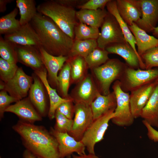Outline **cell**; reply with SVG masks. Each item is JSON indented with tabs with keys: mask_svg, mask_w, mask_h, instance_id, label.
Instances as JSON below:
<instances>
[{
	"mask_svg": "<svg viewBox=\"0 0 158 158\" xmlns=\"http://www.w3.org/2000/svg\"><path fill=\"white\" fill-rule=\"evenodd\" d=\"M26 149L36 157L60 158L58 142L44 126L19 120L12 127Z\"/></svg>",
	"mask_w": 158,
	"mask_h": 158,
	"instance_id": "6da1fadb",
	"label": "cell"
},
{
	"mask_svg": "<svg viewBox=\"0 0 158 158\" xmlns=\"http://www.w3.org/2000/svg\"><path fill=\"white\" fill-rule=\"evenodd\" d=\"M30 23L46 51L54 56H68L74 40L51 18L37 12Z\"/></svg>",
	"mask_w": 158,
	"mask_h": 158,
	"instance_id": "7a4b0ae2",
	"label": "cell"
},
{
	"mask_svg": "<svg viewBox=\"0 0 158 158\" xmlns=\"http://www.w3.org/2000/svg\"><path fill=\"white\" fill-rule=\"evenodd\" d=\"M37 9L38 13L51 18L66 34L75 39L74 29L78 23L75 8L51 0L40 4Z\"/></svg>",
	"mask_w": 158,
	"mask_h": 158,
	"instance_id": "3957f363",
	"label": "cell"
},
{
	"mask_svg": "<svg viewBox=\"0 0 158 158\" xmlns=\"http://www.w3.org/2000/svg\"><path fill=\"white\" fill-rule=\"evenodd\" d=\"M128 66L116 59H109L105 63L91 69L100 93L109 94L111 85L119 80Z\"/></svg>",
	"mask_w": 158,
	"mask_h": 158,
	"instance_id": "277c9868",
	"label": "cell"
},
{
	"mask_svg": "<svg viewBox=\"0 0 158 158\" xmlns=\"http://www.w3.org/2000/svg\"><path fill=\"white\" fill-rule=\"evenodd\" d=\"M158 78V68L135 69L128 66L119 80L122 90L128 92L152 82Z\"/></svg>",
	"mask_w": 158,
	"mask_h": 158,
	"instance_id": "5b68a950",
	"label": "cell"
},
{
	"mask_svg": "<svg viewBox=\"0 0 158 158\" xmlns=\"http://www.w3.org/2000/svg\"><path fill=\"white\" fill-rule=\"evenodd\" d=\"M112 88L116 97V107L114 116L111 120L113 123L119 126H130L133 124L135 118L130 108V95L129 92L122 90L119 80L114 82Z\"/></svg>",
	"mask_w": 158,
	"mask_h": 158,
	"instance_id": "8992f818",
	"label": "cell"
},
{
	"mask_svg": "<svg viewBox=\"0 0 158 158\" xmlns=\"http://www.w3.org/2000/svg\"><path fill=\"white\" fill-rule=\"evenodd\" d=\"M114 112L110 111L94 120L85 132L80 141L85 146L89 154H95V145L104 139L109 121L114 116Z\"/></svg>",
	"mask_w": 158,
	"mask_h": 158,
	"instance_id": "52a82bcc",
	"label": "cell"
},
{
	"mask_svg": "<svg viewBox=\"0 0 158 158\" xmlns=\"http://www.w3.org/2000/svg\"><path fill=\"white\" fill-rule=\"evenodd\" d=\"M101 28V32L97 40L98 47L105 49L111 44L126 41L117 20L109 12Z\"/></svg>",
	"mask_w": 158,
	"mask_h": 158,
	"instance_id": "ba28073f",
	"label": "cell"
},
{
	"mask_svg": "<svg viewBox=\"0 0 158 158\" xmlns=\"http://www.w3.org/2000/svg\"><path fill=\"white\" fill-rule=\"evenodd\" d=\"M76 84L69 95L74 104L81 103L90 105L100 93L91 74L88 73L83 80Z\"/></svg>",
	"mask_w": 158,
	"mask_h": 158,
	"instance_id": "9c48e42d",
	"label": "cell"
},
{
	"mask_svg": "<svg viewBox=\"0 0 158 158\" xmlns=\"http://www.w3.org/2000/svg\"><path fill=\"white\" fill-rule=\"evenodd\" d=\"M94 121L90 105L79 103L74 104V118L69 134L76 140L81 141L85 131Z\"/></svg>",
	"mask_w": 158,
	"mask_h": 158,
	"instance_id": "30bf717a",
	"label": "cell"
},
{
	"mask_svg": "<svg viewBox=\"0 0 158 158\" xmlns=\"http://www.w3.org/2000/svg\"><path fill=\"white\" fill-rule=\"evenodd\" d=\"M33 82L32 76L26 74L21 67H19L12 78L4 82L3 90L19 101L26 97Z\"/></svg>",
	"mask_w": 158,
	"mask_h": 158,
	"instance_id": "8fae6325",
	"label": "cell"
},
{
	"mask_svg": "<svg viewBox=\"0 0 158 158\" xmlns=\"http://www.w3.org/2000/svg\"><path fill=\"white\" fill-rule=\"evenodd\" d=\"M49 132L58 142L60 158H69L74 152L80 155L85 154L86 147L80 141L76 140L67 133L58 132L52 127Z\"/></svg>",
	"mask_w": 158,
	"mask_h": 158,
	"instance_id": "7c38bea8",
	"label": "cell"
},
{
	"mask_svg": "<svg viewBox=\"0 0 158 158\" xmlns=\"http://www.w3.org/2000/svg\"><path fill=\"white\" fill-rule=\"evenodd\" d=\"M18 62L31 68L34 72L46 68L42 61L39 49L34 46L15 44Z\"/></svg>",
	"mask_w": 158,
	"mask_h": 158,
	"instance_id": "4fadbf2b",
	"label": "cell"
},
{
	"mask_svg": "<svg viewBox=\"0 0 158 158\" xmlns=\"http://www.w3.org/2000/svg\"><path fill=\"white\" fill-rule=\"evenodd\" d=\"M4 39L15 44L42 47L40 38L30 23L22 25L16 32L4 35Z\"/></svg>",
	"mask_w": 158,
	"mask_h": 158,
	"instance_id": "5bb4252c",
	"label": "cell"
},
{
	"mask_svg": "<svg viewBox=\"0 0 158 158\" xmlns=\"http://www.w3.org/2000/svg\"><path fill=\"white\" fill-rule=\"evenodd\" d=\"M105 49L109 54H116L121 56L130 67L145 69V64L140 57L126 41L111 44Z\"/></svg>",
	"mask_w": 158,
	"mask_h": 158,
	"instance_id": "9a60e30c",
	"label": "cell"
},
{
	"mask_svg": "<svg viewBox=\"0 0 158 158\" xmlns=\"http://www.w3.org/2000/svg\"><path fill=\"white\" fill-rule=\"evenodd\" d=\"M39 50L43 63L47 71V79L51 87L57 88L58 73L68 59V56L51 55L42 47Z\"/></svg>",
	"mask_w": 158,
	"mask_h": 158,
	"instance_id": "2e32d148",
	"label": "cell"
},
{
	"mask_svg": "<svg viewBox=\"0 0 158 158\" xmlns=\"http://www.w3.org/2000/svg\"><path fill=\"white\" fill-rule=\"evenodd\" d=\"M33 82L29 92L28 98L31 102L42 117L48 114L45 88L40 78L34 73L32 74Z\"/></svg>",
	"mask_w": 158,
	"mask_h": 158,
	"instance_id": "e0dca14e",
	"label": "cell"
},
{
	"mask_svg": "<svg viewBox=\"0 0 158 158\" xmlns=\"http://www.w3.org/2000/svg\"><path fill=\"white\" fill-rule=\"evenodd\" d=\"M157 83L155 81L131 92V111L134 118L140 117L141 111L148 102Z\"/></svg>",
	"mask_w": 158,
	"mask_h": 158,
	"instance_id": "ac0fdd59",
	"label": "cell"
},
{
	"mask_svg": "<svg viewBox=\"0 0 158 158\" xmlns=\"http://www.w3.org/2000/svg\"><path fill=\"white\" fill-rule=\"evenodd\" d=\"M142 15L135 23L147 32L152 31L158 20V0H139Z\"/></svg>",
	"mask_w": 158,
	"mask_h": 158,
	"instance_id": "d6986e66",
	"label": "cell"
},
{
	"mask_svg": "<svg viewBox=\"0 0 158 158\" xmlns=\"http://www.w3.org/2000/svg\"><path fill=\"white\" fill-rule=\"evenodd\" d=\"M16 115L21 121L30 123L41 121L42 117L37 110L28 97L20 100L11 105L5 110Z\"/></svg>",
	"mask_w": 158,
	"mask_h": 158,
	"instance_id": "ffe728a7",
	"label": "cell"
},
{
	"mask_svg": "<svg viewBox=\"0 0 158 158\" xmlns=\"http://www.w3.org/2000/svg\"><path fill=\"white\" fill-rule=\"evenodd\" d=\"M116 2L119 15L128 26L141 18L142 11L139 0H117Z\"/></svg>",
	"mask_w": 158,
	"mask_h": 158,
	"instance_id": "44dd1931",
	"label": "cell"
},
{
	"mask_svg": "<svg viewBox=\"0 0 158 158\" xmlns=\"http://www.w3.org/2000/svg\"><path fill=\"white\" fill-rule=\"evenodd\" d=\"M90 106L94 120L110 111H115L116 107L115 94L113 91L107 95L99 93Z\"/></svg>",
	"mask_w": 158,
	"mask_h": 158,
	"instance_id": "7402d4cb",
	"label": "cell"
},
{
	"mask_svg": "<svg viewBox=\"0 0 158 158\" xmlns=\"http://www.w3.org/2000/svg\"><path fill=\"white\" fill-rule=\"evenodd\" d=\"M43 83L47 91L49 101V107L48 114L50 119L55 118L56 110L62 103L67 101L71 99H65L60 96L56 89L51 86L47 79V71L46 69L42 71L34 72Z\"/></svg>",
	"mask_w": 158,
	"mask_h": 158,
	"instance_id": "603a6c76",
	"label": "cell"
},
{
	"mask_svg": "<svg viewBox=\"0 0 158 158\" xmlns=\"http://www.w3.org/2000/svg\"><path fill=\"white\" fill-rule=\"evenodd\" d=\"M128 27L135 37L137 51L140 57L147 50L158 46V39L148 34L135 23Z\"/></svg>",
	"mask_w": 158,
	"mask_h": 158,
	"instance_id": "cb8c5ba5",
	"label": "cell"
},
{
	"mask_svg": "<svg viewBox=\"0 0 158 158\" xmlns=\"http://www.w3.org/2000/svg\"><path fill=\"white\" fill-rule=\"evenodd\" d=\"M140 117L153 127L158 128V83L142 109Z\"/></svg>",
	"mask_w": 158,
	"mask_h": 158,
	"instance_id": "d4e9b609",
	"label": "cell"
},
{
	"mask_svg": "<svg viewBox=\"0 0 158 158\" xmlns=\"http://www.w3.org/2000/svg\"><path fill=\"white\" fill-rule=\"evenodd\" d=\"M108 13L105 8L97 10L80 9L76 11V16L79 22L99 28L101 27Z\"/></svg>",
	"mask_w": 158,
	"mask_h": 158,
	"instance_id": "484cf974",
	"label": "cell"
},
{
	"mask_svg": "<svg viewBox=\"0 0 158 158\" xmlns=\"http://www.w3.org/2000/svg\"><path fill=\"white\" fill-rule=\"evenodd\" d=\"M106 7L108 12L112 15L118 22L126 41L139 56L135 47L136 41L135 37L130 30L128 25L119 15L116 6V0H110L107 4Z\"/></svg>",
	"mask_w": 158,
	"mask_h": 158,
	"instance_id": "4316f807",
	"label": "cell"
},
{
	"mask_svg": "<svg viewBox=\"0 0 158 158\" xmlns=\"http://www.w3.org/2000/svg\"><path fill=\"white\" fill-rule=\"evenodd\" d=\"M71 66V84L77 83L87 74L89 68L85 58L77 56L68 58Z\"/></svg>",
	"mask_w": 158,
	"mask_h": 158,
	"instance_id": "83f0119b",
	"label": "cell"
},
{
	"mask_svg": "<svg viewBox=\"0 0 158 158\" xmlns=\"http://www.w3.org/2000/svg\"><path fill=\"white\" fill-rule=\"evenodd\" d=\"M16 4L19 11V20L21 26L30 23L38 12L34 0H16Z\"/></svg>",
	"mask_w": 158,
	"mask_h": 158,
	"instance_id": "f1b7e54d",
	"label": "cell"
},
{
	"mask_svg": "<svg viewBox=\"0 0 158 158\" xmlns=\"http://www.w3.org/2000/svg\"><path fill=\"white\" fill-rule=\"evenodd\" d=\"M97 47V40H78L75 39L68 56V58L80 56L85 58Z\"/></svg>",
	"mask_w": 158,
	"mask_h": 158,
	"instance_id": "f546056e",
	"label": "cell"
},
{
	"mask_svg": "<svg viewBox=\"0 0 158 158\" xmlns=\"http://www.w3.org/2000/svg\"><path fill=\"white\" fill-rule=\"evenodd\" d=\"M57 81V89L61 97L65 99H71L68 94V91L71 84V66L68 60L60 71Z\"/></svg>",
	"mask_w": 158,
	"mask_h": 158,
	"instance_id": "4dcf8cb0",
	"label": "cell"
},
{
	"mask_svg": "<svg viewBox=\"0 0 158 158\" xmlns=\"http://www.w3.org/2000/svg\"><path fill=\"white\" fill-rule=\"evenodd\" d=\"M18 10L15 8L8 14L0 18V34L6 35L13 33L21 27L19 20L16 19Z\"/></svg>",
	"mask_w": 158,
	"mask_h": 158,
	"instance_id": "1f68e13d",
	"label": "cell"
},
{
	"mask_svg": "<svg viewBox=\"0 0 158 158\" xmlns=\"http://www.w3.org/2000/svg\"><path fill=\"white\" fill-rule=\"evenodd\" d=\"M100 33L99 28L79 22L76 25L74 29L75 39L78 40H97Z\"/></svg>",
	"mask_w": 158,
	"mask_h": 158,
	"instance_id": "d6a6232c",
	"label": "cell"
},
{
	"mask_svg": "<svg viewBox=\"0 0 158 158\" xmlns=\"http://www.w3.org/2000/svg\"><path fill=\"white\" fill-rule=\"evenodd\" d=\"M109 54L105 49L95 48L85 58L89 68L91 69L105 63L109 59Z\"/></svg>",
	"mask_w": 158,
	"mask_h": 158,
	"instance_id": "836d02e7",
	"label": "cell"
},
{
	"mask_svg": "<svg viewBox=\"0 0 158 158\" xmlns=\"http://www.w3.org/2000/svg\"><path fill=\"white\" fill-rule=\"evenodd\" d=\"M16 44L0 37V56L4 60L12 63L16 64L17 58L15 47Z\"/></svg>",
	"mask_w": 158,
	"mask_h": 158,
	"instance_id": "e575fe53",
	"label": "cell"
},
{
	"mask_svg": "<svg viewBox=\"0 0 158 158\" xmlns=\"http://www.w3.org/2000/svg\"><path fill=\"white\" fill-rule=\"evenodd\" d=\"M18 67L16 64L10 63L0 58V78L6 82L12 78L15 75Z\"/></svg>",
	"mask_w": 158,
	"mask_h": 158,
	"instance_id": "d590c367",
	"label": "cell"
},
{
	"mask_svg": "<svg viewBox=\"0 0 158 158\" xmlns=\"http://www.w3.org/2000/svg\"><path fill=\"white\" fill-rule=\"evenodd\" d=\"M55 118L56 123L54 128L61 133H71L73 123V120L68 118L57 111H56Z\"/></svg>",
	"mask_w": 158,
	"mask_h": 158,
	"instance_id": "8d00e7d4",
	"label": "cell"
},
{
	"mask_svg": "<svg viewBox=\"0 0 158 158\" xmlns=\"http://www.w3.org/2000/svg\"><path fill=\"white\" fill-rule=\"evenodd\" d=\"M140 57L145 64V69L158 67V46L147 50Z\"/></svg>",
	"mask_w": 158,
	"mask_h": 158,
	"instance_id": "74e56055",
	"label": "cell"
},
{
	"mask_svg": "<svg viewBox=\"0 0 158 158\" xmlns=\"http://www.w3.org/2000/svg\"><path fill=\"white\" fill-rule=\"evenodd\" d=\"M18 101L13 97L8 95L4 90L0 92V118L1 120L4 117L5 110L10 104L13 102Z\"/></svg>",
	"mask_w": 158,
	"mask_h": 158,
	"instance_id": "f35d334b",
	"label": "cell"
},
{
	"mask_svg": "<svg viewBox=\"0 0 158 158\" xmlns=\"http://www.w3.org/2000/svg\"><path fill=\"white\" fill-rule=\"evenodd\" d=\"M72 99L60 104L56 111L69 119H73L74 115V105Z\"/></svg>",
	"mask_w": 158,
	"mask_h": 158,
	"instance_id": "ab89813d",
	"label": "cell"
},
{
	"mask_svg": "<svg viewBox=\"0 0 158 158\" xmlns=\"http://www.w3.org/2000/svg\"><path fill=\"white\" fill-rule=\"evenodd\" d=\"M110 0H88L85 3L77 8L80 9L97 10L105 9L107 4Z\"/></svg>",
	"mask_w": 158,
	"mask_h": 158,
	"instance_id": "60d3db41",
	"label": "cell"
},
{
	"mask_svg": "<svg viewBox=\"0 0 158 158\" xmlns=\"http://www.w3.org/2000/svg\"><path fill=\"white\" fill-rule=\"evenodd\" d=\"M142 122L147 129V135L149 139L154 142H158V131L145 121L143 120Z\"/></svg>",
	"mask_w": 158,
	"mask_h": 158,
	"instance_id": "b9f144b4",
	"label": "cell"
},
{
	"mask_svg": "<svg viewBox=\"0 0 158 158\" xmlns=\"http://www.w3.org/2000/svg\"><path fill=\"white\" fill-rule=\"evenodd\" d=\"M56 1L63 5L75 8H77L85 3L88 0H55Z\"/></svg>",
	"mask_w": 158,
	"mask_h": 158,
	"instance_id": "7bdbcfd3",
	"label": "cell"
},
{
	"mask_svg": "<svg viewBox=\"0 0 158 158\" xmlns=\"http://www.w3.org/2000/svg\"><path fill=\"white\" fill-rule=\"evenodd\" d=\"M13 0H0V12L3 13L6 10V5L11 3Z\"/></svg>",
	"mask_w": 158,
	"mask_h": 158,
	"instance_id": "ee69618b",
	"label": "cell"
},
{
	"mask_svg": "<svg viewBox=\"0 0 158 158\" xmlns=\"http://www.w3.org/2000/svg\"><path fill=\"white\" fill-rule=\"evenodd\" d=\"M72 155L73 158H100L95 154H88L80 155L72 154Z\"/></svg>",
	"mask_w": 158,
	"mask_h": 158,
	"instance_id": "f6af8a7d",
	"label": "cell"
},
{
	"mask_svg": "<svg viewBox=\"0 0 158 158\" xmlns=\"http://www.w3.org/2000/svg\"><path fill=\"white\" fill-rule=\"evenodd\" d=\"M23 156L24 158H36V157L27 150L24 151Z\"/></svg>",
	"mask_w": 158,
	"mask_h": 158,
	"instance_id": "bcb514c9",
	"label": "cell"
},
{
	"mask_svg": "<svg viewBox=\"0 0 158 158\" xmlns=\"http://www.w3.org/2000/svg\"><path fill=\"white\" fill-rule=\"evenodd\" d=\"M152 32L153 35L158 38V26L154 28Z\"/></svg>",
	"mask_w": 158,
	"mask_h": 158,
	"instance_id": "7dc6e473",
	"label": "cell"
},
{
	"mask_svg": "<svg viewBox=\"0 0 158 158\" xmlns=\"http://www.w3.org/2000/svg\"><path fill=\"white\" fill-rule=\"evenodd\" d=\"M155 82L156 83H158V78L155 80Z\"/></svg>",
	"mask_w": 158,
	"mask_h": 158,
	"instance_id": "c3c4849f",
	"label": "cell"
},
{
	"mask_svg": "<svg viewBox=\"0 0 158 158\" xmlns=\"http://www.w3.org/2000/svg\"><path fill=\"white\" fill-rule=\"evenodd\" d=\"M36 158H42L41 157H36Z\"/></svg>",
	"mask_w": 158,
	"mask_h": 158,
	"instance_id": "681fc988",
	"label": "cell"
},
{
	"mask_svg": "<svg viewBox=\"0 0 158 158\" xmlns=\"http://www.w3.org/2000/svg\"><path fill=\"white\" fill-rule=\"evenodd\" d=\"M0 158H1V157H0Z\"/></svg>",
	"mask_w": 158,
	"mask_h": 158,
	"instance_id": "f907efd6",
	"label": "cell"
}]
</instances>
